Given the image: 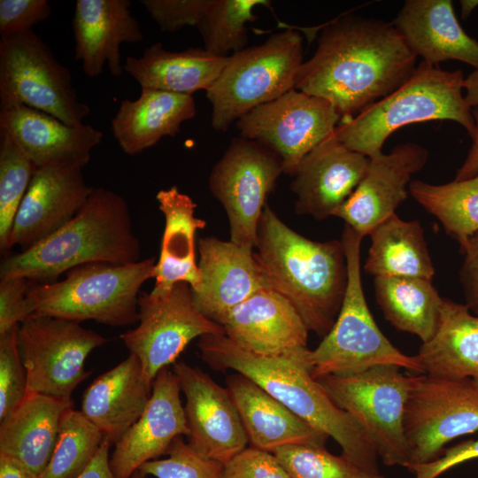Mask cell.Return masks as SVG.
<instances>
[{"instance_id":"d4e9b609","label":"cell","mask_w":478,"mask_h":478,"mask_svg":"<svg viewBox=\"0 0 478 478\" xmlns=\"http://www.w3.org/2000/svg\"><path fill=\"white\" fill-rule=\"evenodd\" d=\"M152 386L139 358L130 353L90 383L83 393L81 411L104 439L115 444L141 417Z\"/></svg>"},{"instance_id":"db71d44e","label":"cell","mask_w":478,"mask_h":478,"mask_svg":"<svg viewBox=\"0 0 478 478\" xmlns=\"http://www.w3.org/2000/svg\"><path fill=\"white\" fill-rule=\"evenodd\" d=\"M131 478H147V475L138 470L132 475Z\"/></svg>"},{"instance_id":"8d00e7d4","label":"cell","mask_w":478,"mask_h":478,"mask_svg":"<svg viewBox=\"0 0 478 478\" xmlns=\"http://www.w3.org/2000/svg\"><path fill=\"white\" fill-rule=\"evenodd\" d=\"M103 441V434L81 411L67 409L60 421L55 450L41 478H77Z\"/></svg>"},{"instance_id":"52a82bcc","label":"cell","mask_w":478,"mask_h":478,"mask_svg":"<svg viewBox=\"0 0 478 478\" xmlns=\"http://www.w3.org/2000/svg\"><path fill=\"white\" fill-rule=\"evenodd\" d=\"M363 237L344 225L342 235L348 281L343 304L330 331L309 352L311 374L316 380L327 375H349L382 365L424 374L416 356L399 351L378 328L366 304L360 273Z\"/></svg>"},{"instance_id":"44dd1931","label":"cell","mask_w":478,"mask_h":478,"mask_svg":"<svg viewBox=\"0 0 478 478\" xmlns=\"http://www.w3.org/2000/svg\"><path fill=\"white\" fill-rule=\"evenodd\" d=\"M0 133L9 136L37 167L89 162L103 133L89 124L67 125L22 104H0Z\"/></svg>"},{"instance_id":"ba28073f","label":"cell","mask_w":478,"mask_h":478,"mask_svg":"<svg viewBox=\"0 0 478 478\" xmlns=\"http://www.w3.org/2000/svg\"><path fill=\"white\" fill-rule=\"evenodd\" d=\"M303 62V37L294 29L275 33L263 43L229 56L205 90L212 107V127L226 132L251 110L294 89Z\"/></svg>"},{"instance_id":"e575fe53","label":"cell","mask_w":478,"mask_h":478,"mask_svg":"<svg viewBox=\"0 0 478 478\" xmlns=\"http://www.w3.org/2000/svg\"><path fill=\"white\" fill-rule=\"evenodd\" d=\"M408 190L458 241L460 249L478 232V175L440 185L413 180Z\"/></svg>"},{"instance_id":"7a4b0ae2","label":"cell","mask_w":478,"mask_h":478,"mask_svg":"<svg viewBox=\"0 0 478 478\" xmlns=\"http://www.w3.org/2000/svg\"><path fill=\"white\" fill-rule=\"evenodd\" d=\"M197 347L203 360L213 369L234 370L250 378L309 425L332 437L351 463L366 472L380 474L379 456L366 434L312 377L307 347L262 355L225 334L201 336Z\"/></svg>"},{"instance_id":"4316f807","label":"cell","mask_w":478,"mask_h":478,"mask_svg":"<svg viewBox=\"0 0 478 478\" xmlns=\"http://www.w3.org/2000/svg\"><path fill=\"white\" fill-rule=\"evenodd\" d=\"M251 446L274 452L294 444L325 446L328 436L314 428L250 378L227 379Z\"/></svg>"},{"instance_id":"f6af8a7d","label":"cell","mask_w":478,"mask_h":478,"mask_svg":"<svg viewBox=\"0 0 478 478\" xmlns=\"http://www.w3.org/2000/svg\"><path fill=\"white\" fill-rule=\"evenodd\" d=\"M31 281L22 277L0 281V335L19 326L32 314L27 301Z\"/></svg>"},{"instance_id":"74e56055","label":"cell","mask_w":478,"mask_h":478,"mask_svg":"<svg viewBox=\"0 0 478 478\" xmlns=\"http://www.w3.org/2000/svg\"><path fill=\"white\" fill-rule=\"evenodd\" d=\"M37 166L6 135L0 133V249L8 243L19 207Z\"/></svg>"},{"instance_id":"9a60e30c","label":"cell","mask_w":478,"mask_h":478,"mask_svg":"<svg viewBox=\"0 0 478 478\" xmlns=\"http://www.w3.org/2000/svg\"><path fill=\"white\" fill-rule=\"evenodd\" d=\"M341 116L328 101L291 89L242 116V137L257 141L281 158L283 173L293 176L304 158L334 134Z\"/></svg>"},{"instance_id":"d6a6232c","label":"cell","mask_w":478,"mask_h":478,"mask_svg":"<svg viewBox=\"0 0 478 478\" xmlns=\"http://www.w3.org/2000/svg\"><path fill=\"white\" fill-rule=\"evenodd\" d=\"M369 235L371 246L364 264L367 274L432 281L435 267L419 220H404L394 213Z\"/></svg>"},{"instance_id":"603a6c76","label":"cell","mask_w":478,"mask_h":478,"mask_svg":"<svg viewBox=\"0 0 478 478\" xmlns=\"http://www.w3.org/2000/svg\"><path fill=\"white\" fill-rule=\"evenodd\" d=\"M128 0H77L73 18L74 58L83 73L96 78L108 68L112 76L124 73L120 45L143 39L139 22L131 14Z\"/></svg>"},{"instance_id":"30bf717a","label":"cell","mask_w":478,"mask_h":478,"mask_svg":"<svg viewBox=\"0 0 478 478\" xmlns=\"http://www.w3.org/2000/svg\"><path fill=\"white\" fill-rule=\"evenodd\" d=\"M22 104L67 125L83 124L90 113L72 84L69 69L34 32L0 39V104Z\"/></svg>"},{"instance_id":"bcb514c9","label":"cell","mask_w":478,"mask_h":478,"mask_svg":"<svg viewBox=\"0 0 478 478\" xmlns=\"http://www.w3.org/2000/svg\"><path fill=\"white\" fill-rule=\"evenodd\" d=\"M475 459H478V439H471L445 448L433 461L410 466L407 469L413 478H437L456 466Z\"/></svg>"},{"instance_id":"2e32d148","label":"cell","mask_w":478,"mask_h":478,"mask_svg":"<svg viewBox=\"0 0 478 478\" xmlns=\"http://www.w3.org/2000/svg\"><path fill=\"white\" fill-rule=\"evenodd\" d=\"M172 366L186 399L188 443L198 453L227 464L249 443L228 389L182 360Z\"/></svg>"},{"instance_id":"7dc6e473","label":"cell","mask_w":478,"mask_h":478,"mask_svg":"<svg viewBox=\"0 0 478 478\" xmlns=\"http://www.w3.org/2000/svg\"><path fill=\"white\" fill-rule=\"evenodd\" d=\"M460 251L464 255L459 280L466 299L465 305L478 316V232L469 238Z\"/></svg>"},{"instance_id":"4fadbf2b","label":"cell","mask_w":478,"mask_h":478,"mask_svg":"<svg viewBox=\"0 0 478 478\" xmlns=\"http://www.w3.org/2000/svg\"><path fill=\"white\" fill-rule=\"evenodd\" d=\"M18 341L27 381V393L71 399L90 372L85 360L108 339L78 322L36 316L20 324Z\"/></svg>"},{"instance_id":"8992f818","label":"cell","mask_w":478,"mask_h":478,"mask_svg":"<svg viewBox=\"0 0 478 478\" xmlns=\"http://www.w3.org/2000/svg\"><path fill=\"white\" fill-rule=\"evenodd\" d=\"M156 264L155 258L125 265L90 263L70 269L62 281H31L27 293L31 318L91 320L112 327L134 324L139 320L140 289L155 278Z\"/></svg>"},{"instance_id":"cb8c5ba5","label":"cell","mask_w":478,"mask_h":478,"mask_svg":"<svg viewBox=\"0 0 478 478\" xmlns=\"http://www.w3.org/2000/svg\"><path fill=\"white\" fill-rule=\"evenodd\" d=\"M225 335L262 355H279L307 347L308 328L289 301L264 288L233 308L220 322Z\"/></svg>"},{"instance_id":"ab89813d","label":"cell","mask_w":478,"mask_h":478,"mask_svg":"<svg viewBox=\"0 0 478 478\" xmlns=\"http://www.w3.org/2000/svg\"><path fill=\"white\" fill-rule=\"evenodd\" d=\"M164 459L145 462L139 470L156 478H223L224 464L195 451L181 436L173 440Z\"/></svg>"},{"instance_id":"f5cc1de1","label":"cell","mask_w":478,"mask_h":478,"mask_svg":"<svg viewBox=\"0 0 478 478\" xmlns=\"http://www.w3.org/2000/svg\"><path fill=\"white\" fill-rule=\"evenodd\" d=\"M461 17L465 19L478 6V0H461Z\"/></svg>"},{"instance_id":"7402d4cb","label":"cell","mask_w":478,"mask_h":478,"mask_svg":"<svg viewBox=\"0 0 478 478\" xmlns=\"http://www.w3.org/2000/svg\"><path fill=\"white\" fill-rule=\"evenodd\" d=\"M197 248L202 284L193 298L208 319L220 324L233 308L270 288L252 251L215 236L199 238Z\"/></svg>"},{"instance_id":"d590c367","label":"cell","mask_w":478,"mask_h":478,"mask_svg":"<svg viewBox=\"0 0 478 478\" xmlns=\"http://www.w3.org/2000/svg\"><path fill=\"white\" fill-rule=\"evenodd\" d=\"M266 0H211V4L199 22L204 49L219 57H229L246 48L247 23L258 16L254 9L269 5Z\"/></svg>"},{"instance_id":"5b68a950","label":"cell","mask_w":478,"mask_h":478,"mask_svg":"<svg viewBox=\"0 0 478 478\" xmlns=\"http://www.w3.org/2000/svg\"><path fill=\"white\" fill-rule=\"evenodd\" d=\"M464 80L461 70L445 71L422 60L398 89L358 115L341 120L334 135L347 148L368 158L382 152L393 132L414 123L452 120L471 135L475 120L462 93Z\"/></svg>"},{"instance_id":"1f68e13d","label":"cell","mask_w":478,"mask_h":478,"mask_svg":"<svg viewBox=\"0 0 478 478\" xmlns=\"http://www.w3.org/2000/svg\"><path fill=\"white\" fill-rule=\"evenodd\" d=\"M415 356L428 375L478 382V316L466 305L443 297L437 330Z\"/></svg>"},{"instance_id":"f35d334b","label":"cell","mask_w":478,"mask_h":478,"mask_svg":"<svg viewBox=\"0 0 478 478\" xmlns=\"http://www.w3.org/2000/svg\"><path fill=\"white\" fill-rule=\"evenodd\" d=\"M273 453L290 478H384L364 471L343 455H333L325 446L294 444Z\"/></svg>"},{"instance_id":"ffe728a7","label":"cell","mask_w":478,"mask_h":478,"mask_svg":"<svg viewBox=\"0 0 478 478\" xmlns=\"http://www.w3.org/2000/svg\"><path fill=\"white\" fill-rule=\"evenodd\" d=\"M368 165V157L331 135L304 158L293 175L295 212L318 220L334 216L362 181Z\"/></svg>"},{"instance_id":"277c9868","label":"cell","mask_w":478,"mask_h":478,"mask_svg":"<svg viewBox=\"0 0 478 478\" xmlns=\"http://www.w3.org/2000/svg\"><path fill=\"white\" fill-rule=\"evenodd\" d=\"M141 260V244L127 201L93 187L86 203L64 227L37 244L5 258L0 278L51 283L70 269L90 263L125 265Z\"/></svg>"},{"instance_id":"ee69618b","label":"cell","mask_w":478,"mask_h":478,"mask_svg":"<svg viewBox=\"0 0 478 478\" xmlns=\"http://www.w3.org/2000/svg\"><path fill=\"white\" fill-rule=\"evenodd\" d=\"M50 13L47 0H0L1 37L33 30Z\"/></svg>"},{"instance_id":"484cf974","label":"cell","mask_w":478,"mask_h":478,"mask_svg":"<svg viewBox=\"0 0 478 478\" xmlns=\"http://www.w3.org/2000/svg\"><path fill=\"white\" fill-rule=\"evenodd\" d=\"M392 24L423 61L458 60L478 69V41L461 27L451 1L406 0Z\"/></svg>"},{"instance_id":"7bdbcfd3","label":"cell","mask_w":478,"mask_h":478,"mask_svg":"<svg viewBox=\"0 0 478 478\" xmlns=\"http://www.w3.org/2000/svg\"><path fill=\"white\" fill-rule=\"evenodd\" d=\"M223 478H290L273 452L250 446L224 465Z\"/></svg>"},{"instance_id":"d6986e66","label":"cell","mask_w":478,"mask_h":478,"mask_svg":"<svg viewBox=\"0 0 478 478\" xmlns=\"http://www.w3.org/2000/svg\"><path fill=\"white\" fill-rule=\"evenodd\" d=\"M181 391L173 369L163 368L141 417L115 443L110 466L117 478H131L145 462L166 453L175 438L189 436Z\"/></svg>"},{"instance_id":"4dcf8cb0","label":"cell","mask_w":478,"mask_h":478,"mask_svg":"<svg viewBox=\"0 0 478 478\" xmlns=\"http://www.w3.org/2000/svg\"><path fill=\"white\" fill-rule=\"evenodd\" d=\"M227 59L228 57L212 55L204 48L166 50L158 42L146 48L142 56L127 57L123 68L141 89L192 95L210 88Z\"/></svg>"},{"instance_id":"8fae6325","label":"cell","mask_w":478,"mask_h":478,"mask_svg":"<svg viewBox=\"0 0 478 478\" xmlns=\"http://www.w3.org/2000/svg\"><path fill=\"white\" fill-rule=\"evenodd\" d=\"M404 428L410 451L408 466L435 460L448 443L478 431V382L471 378L412 374Z\"/></svg>"},{"instance_id":"c3c4849f","label":"cell","mask_w":478,"mask_h":478,"mask_svg":"<svg viewBox=\"0 0 478 478\" xmlns=\"http://www.w3.org/2000/svg\"><path fill=\"white\" fill-rule=\"evenodd\" d=\"M111 445L108 440L104 439L92 461L77 478H117L110 466Z\"/></svg>"},{"instance_id":"3957f363","label":"cell","mask_w":478,"mask_h":478,"mask_svg":"<svg viewBox=\"0 0 478 478\" xmlns=\"http://www.w3.org/2000/svg\"><path fill=\"white\" fill-rule=\"evenodd\" d=\"M253 255L269 287L289 301L309 331L324 337L337 318L347 287L342 241H312L290 228L266 204Z\"/></svg>"},{"instance_id":"9c48e42d","label":"cell","mask_w":478,"mask_h":478,"mask_svg":"<svg viewBox=\"0 0 478 478\" xmlns=\"http://www.w3.org/2000/svg\"><path fill=\"white\" fill-rule=\"evenodd\" d=\"M399 366H375L349 375L317 379L335 405L366 434L388 466L410 464L404 419L412 375Z\"/></svg>"},{"instance_id":"836d02e7","label":"cell","mask_w":478,"mask_h":478,"mask_svg":"<svg viewBox=\"0 0 478 478\" xmlns=\"http://www.w3.org/2000/svg\"><path fill=\"white\" fill-rule=\"evenodd\" d=\"M374 289L377 304L393 327L417 335L422 343L435 335L439 325L443 297L432 281L376 276Z\"/></svg>"},{"instance_id":"681fc988","label":"cell","mask_w":478,"mask_h":478,"mask_svg":"<svg viewBox=\"0 0 478 478\" xmlns=\"http://www.w3.org/2000/svg\"><path fill=\"white\" fill-rule=\"evenodd\" d=\"M475 120V127L471 135L473 143L468 154L459 168L454 180L462 181L478 175V111L473 110Z\"/></svg>"},{"instance_id":"f907efd6","label":"cell","mask_w":478,"mask_h":478,"mask_svg":"<svg viewBox=\"0 0 478 478\" xmlns=\"http://www.w3.org/2000/svg\"><path fill=\"white\" fill-rule=\"evenodd\" d=\"M0 478H41L19 460L0 454Z\"/></svg>"},{"instance_id":"60d3db41","label":"cell","mask_w":478,"mask_h":478,"mask_svg":"<svg viewBox=\"0 0 478 478\" xmlns=\"http://www.w3.org/2000/svg\"><path fill=\"white\" fill-rule=\"evenodd\" d=\"M19 326L0 335V421L27 395V375L18 341Z\"/></svg>"},{"instance_id":"e0dca14e","label":"cell","mask_w":478,"mask_h":478,"mask_svg":"<svg viewBox=\"0 0 478 478\" xmlns=\"http://www.w3.org/2000/svg\"><path fill=\"white\" fill-rule=\"evenodd\" d=\"M76 164L37 167L15 216L8 249L27 250L49 237L81 209L93 187Z\"/></svg>"},{"instance_id":"b9f144b4","label":"cell","mask_w":478,"mask_h":478,"mask_svg":"<svg viewBox=\"0 0 478 478\" xmlns=\"http://www.w3.org/2000/svg\"><path fill=\"white\" fill-rule=\"evenodd\" d=\"M141 3L161 31L173 33L185 27H197L211 0H143Z\"/></svg>"},{"instance_id":"83f0119b","label":"cell","mask_w":478,"mask_h":478,"mask_svg":"<svg viewBox=\"0 0 478 478\" xmlns=\"http://www.w3.org/2000/svg\"><path fill=\"white\" fill-rule=\"evenodd\" d=\"M156 199L165 219L152 295L167 293L178 282L199 290L202 276L196 261V235L206 221L196 216L197 204L176 186L160 189Z\"/></svg>"},{"instance_id":"816d5d0a","label":"cell","mask_w":478,"mask_h":478,"mask_svg":"<svg viewBox=\"0 0 478 478\" xmlns=\"http://www.w3.org/2000/svg\"><path fill=\"white\" fill-rule=\"evenodd\" d=\"M463 89L466 90L465 99L468 105L478 111V69L464 80Z\"/></svg>"},{"instance_id":"6da1fadb","label":"cell","mask_w":478,"mask_h":478,"mask_svg":"<svg viewBox=\"0 0 478 478\" xmlns=\"http://www.w3.org/2000/svg\"><path fill=\"white\" fill-rule=\"evenodd\" d=\"M416 58L392 22L344 15L324 27L295 89L328 101L341 120L350 119L405 83Z\"/></svg>"},{"instance_id":"f1b7e54d","label":"cell","mask_w":478,"mask_h":478,"mask_svg":"<svg viewBox=\"0 0 478 478\" xmlns=\"http://www.w3.org/2000/svg\"><path fill=\"white\" fill-rule=\"evenodd\" d=\"M72 399L27 393L0 421V454L10 456L42 475L55 450L64 412Z\"/></svg>"},{"instance_id":"7c38bea8","label":"cell","mask_w":478,"mask_h":478,"mask_svg":"<svg viewBox=\"0 0 478 478\" xmlns=\"http://www.w3.org/2000/svg\"><path fill=\"white\" fill-rule=\"evenodd\" d=\"M281 173V158L268 147L242 136L231 141L208 180L227 216L229 241L254 251L266 198Z\"/></svg>"},{"instance_id":"ac0fdd59","label":"cell","mask_w":478,"mask_h":478,"mask_svg":"<svg viewBox=\"0 0 478 478\" xmlns=\"http://www.w3.org/2000/svg\"><path fill=\"white\" fill-rule=\"evenodd\" d=\"M428 157L421 145L405 143L389 154L369 158L364 178L334 217L342 219L362 237L370 235L407 198L411 177L424 167Z\"/></svg>"},{"instance_id":"f546056e","label":"cell","mask_w":478,"mask_h":478,"mask_svg":"<svg viewBox=\"0 0 478 478\" xmlns=\"http://www.w3.org/2000/svg\"><path fill=\"white\" fill-rule=\"evenodd\" d=\"M196 113L191 95L142 89L137 99L121 101L111 127L121 150L133 156L154 146L164 136H174L181 124Z\"/></svg>"},{"instance_id":"5bb4252c","label":"cell","mask_w":478,"mask_h":478,"mask_svg":"<svg viewBox=\"0 0 478 478\" xmlns=\"http://www.w3.org/2000/svg\"><path fill=\"white\" fill-rule=\"evenodd\" d=\"M139 325L120 335L125 346L142 363L150 382L176 359L189 343L206 335L225 334L223 328L205 317L196 306L193 289L176 283L162 295L141 292Z\"/></svg>"}]
</instances>
